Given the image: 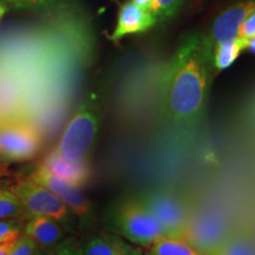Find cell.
Masks as SVG:
<instances>
[{
  "label": "cell",
  "instance_id": "cell-1",
  "mask_svg": "<svg viewBox=\"0 0 255 255\" xmlns=\"http://www.w3.org/2000/svg\"><path fill=\"white\" fill-rule=\"evenodd\" d=\"M212 59L201 34L184 37L165 65L158 107L165 122L180 130L194 129L205 116Z\"/></svg>",
  "mask_w": 255,
  "mask_h": 255
},
{
  "label": "cell",
  "instance_id": "cell-2",
  "mask_svg": "<svg viewBox=\"0 0 255 255\" xmlns=\"http://www.w3.org/2000/svg\"><path fill=\"white\" fill-rule=\"evenodd\" d=\"M107 227L109 233L143 250L164 238L162 227L141 200L131 197L117 201L111 206L107 214Z\"/></svg>",
  "mask_w": 255,
  "mask_h": 255
},
{
  "label": "cell",
  "instance_id": "cell-3",
  "mask_svg": "<svg viewBox=\"0 0 255 255\" xmlns=\"http://www.w3.org/2000/svg\"><path fill=\"white\" fill-rule=\"evenodd\" d=\"M100 128V104L91 96L81 103L60 136L55 150L69 161L85 159Z\"/></svg>",
  "mask_w": 255,
  "mask_h": 255
},
{
  "label": "cell",
  "instance_id": "cell-4",
  "mask_svg": "<svg viewBox=\"0 0 255 255\" xmlns=\"http://www.w3.org/2000/svg\"><path fill=\"white\" fill-rule=\"evenodd\" d=\"M41 135L37 127L25 121L5 120L0 124V162L30 161L40 150Z\"/></svg>",
  "mask_w": 255,
  "mask_h": 255
},
{
  "label": "cell",
  "instance_id": "cell-5",
  "mask_svg": "<svg viewBox=\"0 0 255 255\" xmlns=\"http://www.w3.org/2000/svg\"><path fill=\"white\" fill-rule=\"evenodd\" d=\"M139 200L159 223L164 238L182 240L190 214L180 196L170 190L154 189Z\"/></svg>",
  "mask_w": 255,
  "mask_h": 255
},
{
  "label": "cell",
  "instance_id": "cell-6",
  "mask_svg": "<svg viewBox=\"0 0 255 255\" xmlns=\"http://www.w3.org/2000/svg\"><path fill=\"white\" fill-rule=\"evenodd\" d=\"M25 210L26 218L40 215L49 216L60 223L69 222L72 212L56 194L31 178L20 180L11 187Z\"/></svg>",
  "mask_w": 255,
  "mask_h": 255
},
{
  "label": "cell",
  "instance_id": "cell-7",
  "mask_svg": "<svg viewBox=\"0 0 255 255\" xmlns=\"http://www.w3.org/2000/svg\"><path fill=\"white\" fill-rule=\"evenodd\" d=\"M255 11V0H244L222 11L214 19L209 30L201 34L203 47L213 62L214 47L223 41L239 37V31L246 19Z\"/></svg>",
  "mask_w": 255,
  "mask_h": 255
},
{
  "label": "cell",
  "instance_id": "cell-8",
  "mask_svg": "<svg viewBox=\"0 0 255 255\" xmlns=\"http://www.w3.org/2000/svg\"><path fill=\"white\" fill-rule=\"evenodd\" d=\"M182 240L200 255H210L226 240V226L210 213L190 214Z\"/></svg>",
  "mask_w": 255,
  "mask_h": 255
},
{
  "label": "cell",
  "instance_id": "cell-9",
  "mask_svg": "<svg viewBox=\"0 0 255 255\" xmlns=\"http://www.w3.org/2000/svg\"><path fill=\"white\" fill-rule=\"evenodd\" d=\"M28 178L34 182L41 184L47 189L56 194L60 200L69 207V209L76 215L87 216L90 213V202L87 197L83 195L79 188L72 186L65 181L56 177L49 171L38 167Z\"/></svg>",
  "mask_w": 255,
  "mask_h": 255
},
{
  "label": "cell",
  "instance_id": "cell-10",
  "mask_svg": "<svg viewBox=\"0 0 255 255\" xmlns=\"http://www.w3.org/2000/svg\"><path fill=\"white\" fill-rule=\"evenodd\" d=\"M39 168L77 188L84 187L89 182L92 174L90 164L87 159L69 161L62 157L55 149H52L45 156V158L39 164Z\"/></svg>",
  "mask_w": 255,
  "mask_h": 255
},
{
  "label": "cell",
  "instance_id": "cell-11",
  "mask_svg": "<svg viewBox=\"0 0 255 255\" xmlns=\"http://www.w3.org/2000/svg\"><path fill=\"white\" fill-rule=\"evenodd\" d=\"M154 26H156V21L150 12L141 8L132 1H126L121 6L117 15V24L110 39L116 43L126 36L143 33Z\"/></svg>",
  "mask_w": 255,
  "mask_h": 255
},
{
  "label": "cell",
  "instance_id": "cell-12",
  "mask_svg": "<svg viewBox=\"0 0 255 255\" xmlns=\"http://www.w3.org/2000/svg\"><path fill=\"white\" fill-rule=\"evenodd\" d=\"M82 250L84 255H144L143 248L114 233L92 235L84 242Z\"/></svg>",
  "mask_w": 255,
  "mask_h": 255
},
{
  "label": "cell",
  "instance_id": "cell-13",
  "mask_svg": "<svg viewBox=\"0 0 255 255\" xmlns=\"http://www.w3.org/2000/svg\"><path fill=\"white\" fill-rule=\"evenodd\" d=\"M23 234L31 238L38 246L49 248L57 246L64 238L62 223L49 216H28L23 226Z\"/></svg>",
  "mask_w": 255,
  "mask_h": 255
},
{
  "label": "cell",
  "instance_id": "cell-14",
  "mask_svg": "<svg viewBox=\"0 0 255 255\" xmlns=\"http://www.w3.org/2000/svg\"><path fill=\"white\" fill-rule=\"evenodd\" d=\"M246 44L247 39L240 37L218 44L213 51V66L218 71L231 68L242 51L246 50Z\"/></svg>",
  "mask_w": 255,
  "mask_h": 255
},
{
  "label": "cell",
  "instance_id": "cell-15",
  "mask_svg": "<svg viewBox=\"0 0 255 255\" xmlns=\"http://www.w3.org/2000/svg\"><path fill=\"white\" fill-rule=\"evenodd\" d=\"M144 255H200L197 252L181 239L162 238L152 246L146 248Z\"/></svg>",
  "mask_w": 255,
  "mask_h": 255
},
{
  "label": "cell",
  "instance_id": "cell-16",
  "mask_svg": "<svg viewBox=\"0 0 255 255\" xmlns=\"http://www.w3.org/2000/svg\"><path fill=\"white\" fill-rule=\"evenodd\" d=\"M26 216L20 201L11 189L0 187V221L8 219H21Z\"/></svg>",
  "mask_w": 255,
  "mask_h": 255
},
{
  "label": "cell",
  "instance_id": "cell-17",
  "mask_svg": "<svg viewBox=\"0 0 255 255\" xmlns=\"http://www.w3.org/2000/svg\"><path fill=\"white\" fill-rule=\"evenodd\" d=\"M210 255H255V246L250 239L235 237L226 239Z\"/></svg>",
  "mask_w": 255,
  "mask_h": 255
},
{
  "label": "cell",
  "instance_id": "cell-18",
  "mask_svg": "<svg viewBox=\"0 0 255 255\" xmlns=\"http://www.w3.org/2000/svg\"><path fill=\"white\" fill-rule=\"evenodd\" d=\"M186 2L187 0H155L150 13L154 15L156 25H163L171 20Z\"/></svg>",
  "mask_w": 255,
  "mask_h": 255
},
{
  "label": "cell",
  "instance_id": "cell-19",
  "mask_svg": "<svg viewBox=\"0 0 255 255\" xmlns=\"http://www.w3.org/2000/svg\"><path fill=\"white\" fill-rule=\"evenodd\" d=\"M23 221L20 219H8L0 221V242L18 239L23 234Z\"/></svg>",
  "mask_w": 255,
  "mask_h": 255
},
{
  "label": "cell",
  "instance_id": "cell-20",
  "mask_svg": "<svg viewBox=\"0 0 255 255\" xmlns=\"http://www.w3.org/2000/svg\"><path fill=\"white\" fill-rule=\"evenodd\" d=\"M38 245L28 238L27 235L21 234L15 242L13 250H12L9 255H33L34 252L37 251Z\"/></svg>",
  "mask_w": 255,
  "mask_h": 255
},
{
  "label": "cell",
  "instance_id": "cell-21",
  "mask_svg": "<svg viewBox=\"0 0 255 255\" xmlns=\"http://www.w3.org/2000/svg\"><path fill=\"white\" fill-rule=\"evenodd\" d=\"M53 255H84L82 246L73 240H65L57 245Z\"/></svg>",
  "mask_w": 255,
  "mask_h": 255
},
{
  "label": "cell",
  "instance_id": "cell-22",
  "mask_svg": "<svg viewBox=\"0 0 255 255\" xmlns=\"http://www.w3.org/2000/svg\"><path fill=\"white\" fill-rule=\"evenodd\" d=\"M50 0H0V4L5 5L9 4L17 6V7H25V8H31V7H40V6L46 5Z\"/></svg>",
  "mask_w": 255,
  "mask_h": 255
},
{
  "label": "cell",
  "instance_id": "cell-23",
  "mask_svg": "<svg viewBox=\"0 0 255 255\" xmlns=\"http://www.w3.org/2000/svg\"><path fill=\"white\" fill-rule=\"evenodd\" d=\"M239 37L244 39H250L255 37V11L246 19L239 31Z\"/></svg>",
  "mask_w": 255,
  "mask_h": 255
},
{
  "label": "cell",
  "instance_id": "cell-24",
  "mask_svg": "<svg viewBox=\"0 0 255 255\" xmlns=\"http://www.w3.org/2000/svg\"><path fill=\"white\" fill-rule=\"evenodd\" d=\"M17 240L18 239H13V240H7L4 242H0V255H9L12 250H13Z\"/></svg>",
  "mask_w": 255,
  "mask_h": 255
},
{
  "label": "cell",
  "instance_id": "cell-25",
  "mask_svg": "<svg viewBox=\"0 0 255 255\" xmlns=\"http://www.w3.org/2000/svg\"><path fill=\"white\" fill-rule=\"evenodd\" d=\"M133 4H136L139 7L145 9V11H151L152 6L155 4V0H131Z\"/></svg>",
  "mask_w": 255,
  "mask_h": 255
},
{
  "label": "cell",
  "instance_id": "cell-26",
  "mask_svg": "<svg viewBox=\"0 0 255 255\" xmlns=\"http://www.w3.org/2000/svg\"><path fill=\"white\" fill-rule=\"evenodd\" d=\"M246 50H248V51H250V52H252V53H253V55H255V37L247 39Z\"/></svg>",
  "mask_w": 255,
  "mask_h": 255
},
{
  "label": "cell",
  "instance_id": "cell-27",
  "mask_svg": "<svg viewBox=\"0 0 255 255\" xmlns=\"http://www.w3.org/2000/svg\"><path fill=\"white\" fill-rule=\"evenodd\" d=\"M33 255H53V250L49 251V250H43V251H36L33 253Z\"/></svg>",
  "mask_w": 255,
  "mask_h": 255
},
{
  "label": "cell",
  "instance_id": "cell-28",
  "mask_svg": "<svg viewBox=\"0 0 255 255\" xmlns=\"http://www.w3.org/2000/svg\"><path fill=\"white\" fill-rule=\"evenodd\" d=\"M6 9H7V7H6V5L0 4V19L4 17V14L6 13Z\"/></svg>",
  "mask_w": 255,
  "mask_h": 255
},
{
  "label": "cell",
  "instance_id": "cell-29",
  "mask_svg": "<svg viewBox=\"0 0 255 255\" xmlns=\"http://www.w3.org/2000/svg\"><path fill=\"white\" fill-rule=\"evenodd\" d=\"M5 175V171H4V169H2L1 167H0V178H1L2 176H4Z\"/></svg>",
  "mask_w": 255,
  "mask_h": 255
},
{
  "label": "cell",
  "instance_id": "cell-30",
  "mask_svg": "<svg viewBox=\"0 0 255 255\" xmlns=\"http://www.w3.org/2000/svg\"><path fill=\"white\" fill-rule=\"evenodd\" d=\"M5 120H7V119H4V117H2V116H1V114H0V124H1L2 122H4V121H5Z\"/></svg>",
  "mask_w": 255,
  "mask_h": 255
}]
</instances>
